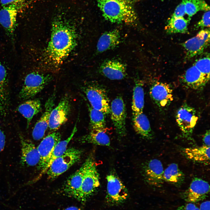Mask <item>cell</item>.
I'll return each instance as SVG.
<instances>
[{
	"label": "cell",
	"mask_w": 210,
	"mask_h": 210,
	"mask_svg": "<svg viewBox=\"0 0 210 210\" xmlns=\"http://www.w3.org/2000/svg\"><path fill=\"white\" fill-rule=\"evenodd\" d=\"M50 39L45 51L50 63L60 64L74 48L77 34L74 26L62 15L54 18L52 23Z\"/></svg>",
	"instance_id": "cell-1"
},
{
	"label": "cell",
	"mask_w": 210,
	"mask_h": 210,
	"mask_svg": "<svg viewBox=\"0 0 210 210\" xmlns=\"http://www.w3.org/2000/svg\"><path fill=\"white\" fill-rule=\"evenodd\" d=\"M104 19L112 23L133 25L137 21L134 0H96Z\"/></svg>",
	"instance_id": "cell-2"
},
{
	"label": "cell",
	"mask_w": 210,
	"mask_h": 210,
	"mask_svg": "<svg viewBox=\"0 0 210 210\" xmlns=\"http://www.w3.org/2000/svg\"><path fill=\"white\" fill-rule=\"evenodd\" d=\"M82 154L81 150L74 147L67 149L63 155L51 163L47 170L48 179L54 180L64 173L80 160Z\"/></svg>",
	"instance_id": "cell-3"
},
{
	"label": "cell",
	"mask_w": 210,
	"mask_h": 210,
	"mask_svg": "<svg viewBox=\"0 0 210 210\" xmlns=\"http://www.w3.org/2000/svg\"><path fill=\"white\" fill-rule=\"evenodd\" d=\"M87 164L77 200L85 202L100 186L99 176L96 162L92 156L86 160Z\"/></svg>",
	"instance_id": "cell-4"
},
{
	"label": "cell",
	"mask_w": 210,
	"mask_h": 210,
	"mask_svg": "<svg viewBox=\"0 0 210 210\" xmlns=\"http://www.w3.org/2000/svg\"><path fill=\"white\" fill-rule=\"evenodd\" d=\"M52 78L50 75L44 74L37 72L28 74L25 78L20 92V98L27 99L34 97L51 81Z\"/></svg>",
	"instance_id": "cell-5"
},
{
	"label": "cell",
	"mask_w": 210,
	"mask_h": 210,
	"mask_svg": "<svg viewBox=\"0 0 210 210\" xmlns=\"http://www.w3.org/2000/svg\"><path fill=\"white\" fill-rule=\"evenodd\" d=\"M83 89L91 107L105 115L110 113L109 101L104 88L97 85L90 84L83 87Z\"/></svg>",
	"instance_id": "cell-6"
},
{
	"label": "cell",
	"mask_w": 210,
	"mask_h": 210,
	"mask_svg": "<svg viewBox=\"0 0 210 210\" xmlns=\"http://www.w3.org/2000/svg\"><path fill=\"white\" fill-rule=\"evenodd\" d=\"M209 28L201 29L196 36L183 43L187 58H190L201 54L209 45Z\"/></svg>",
	"instance_id": "cell-7"
},
{
	"label": "cell",
	"mask_w": 210,
	"mask_h": 210,
	"mask_svg": "<svg viewBox=\"0 0 210 210\" xmlns=\"http://www.w3.org/2000/svg\"><path fill=\"white\" fill-rule=\"evenodd\" d=\"M61 139L60 133L53 132L44 138L37 147L40 156L38 168L41 171V175L43 174L52 153Z\"/></svg>",
	"instance_id": "cell-8"
},
{
	"label": "cell",
	"mask_w": 210,
	"mask_h": 210,
	"mask_svg": "<svg viewBox=\"0 0 210 210\" xmlns=\"http://www.w3.org/2000/svg\"><path fill=\"white\" fill-rule=\"evenodd\" d=\"M177 124L185 135L191 134L197 121L198 117L196 111L192 107L186 104L182 105L178 110L176 116Z\"/></svg>",
	"instance_id": "cell-9"
},
{
	"label": "cell",
	"mask_w": 210,
	"mask_h": 210,
	"mask_svg": "<svg viewBox=\"0 0 210 210\" xmlns=\"http://www.w3.org/2000/svg\"><path fill=\"white\" fill-rule=\"evenodd\" d=\"M111 118L117 133L120 136L126 134V111L122 98L118 96L112 102L110 105Z\"/></svg>",
	"instance_id": "cell-10"
},
{
	"label": "cell",
	"mask_w": 210,
	"mask_h": 210,
	"mask_svg": "<svg viewBox=\"0 0 210 210\" xmlns=\"http://www.w3.org/2000/svg\"><path fill=\"white\" fill-rule=\"evenodd\" d=\"M210 191L208 183L200 178H195L183 195L186 202L194 203L204 200L207 197Z\"/></svg>",
	"instance_id": "cell-11"
},
{
	"label": "cell",
	"mask_w": 210,
	"mask_h": 210,
	"mask_svg": "<svg viewBox=\"0 0 210 210\" xmlns=\"http://www.w3.org/2000/svg\"><path fill=\"white\" fill-rule=\"evenodd\" d=\"M71 108L69 98L65 96L51 112L48 124L50 130H56L66 122Z\"/></svg>",
	"instance_id": "cell-12"
},
{
	"label": "cell",
	"mask_w": 210,
	"mask_h": 210,
	"mask_svg": "<svg viewBox=\"0 0 210 210\" xmlns=\"http://www.w3.org/2000/svg\"><path fill=\"white\" fill-rule=\"evenodd\" d=\"M107 197L110 202L120 203L126 200L127 191L120 179L116 175L110 174L106 177Z\"/></svg>",
	"instance_id": "cell-13"
},
{
	"label": "cell",
	"mask_w": 210,
	"mask_h": 210,
	"mask_svg": "<svg viewBox=\"0 0 210 210\" xmlns=\"http://www.w3.org/2000/svg\"><path fill=\"white\" fill-rule=\"evenodd\" d=\"M173 91L170 85L166 83L158 82L151 86L150 95L152 99L159 107L168 106L173 99Z\"/></svg>",
	"instance_id": "cell-14"
},
{
	"label": "cell",
	"mask_w": 210,
	"mask_h": 210,
	"mask_svg": "<svg viewBox=\"0 0 210 210\" xmlns=\"http://www.w3.org/2000/svg\"><path fill=\"white\" fill-rule=\"evenodd\" d=\"M55 98V94L53 93L45 103L44 111L36 123L32 131V136L35 140L38 141L42 139L48 128L50 116L54 106Z\"/></svg>",
	"instance_id": "cell-15"
},
{
	"label": "cell",
	"mask_w": 210,
	"mask_h": 210,
	"mask_svg": "<svg viewBox=\"0 0 210 210\" xmlns=\"http://www.w3.org/2000/svg\"><path fill=\"white\" fill-rule=\"evenodd\" d=\"M87 164L86 160L81 167L68 178L62 188L63 194L68 196L77 199L82 184Z\"/></svg>",
	"instance_id": "cell-16"
},
{
	"label": "cell",
	"mask_w": 210,
	"mask_h": 210,
	"mask_svg": "<svg viewBox=\"0 0 210 210\" xmlns=\"http://www.w3.org/2000/svg\"><path fill=\"white\" fill-rule=\"evenodd\" d=\"M21 146V164L23 166H34L38 165L40 156L37 148L29 140L20 135Z\"/></svg>",
	"instance_id": "cell-17"
},
{
	"label": "cell",
	"mask_w": 210,
	"mask_h": 210,
	"mask_svg": "<svg viewBox=\"0 0 210 210\" xmlns=\"http://www.w3.org/2000/svg\"><path fill=\"white\" fill-rule=\"evenodd\" d=\"M164 170L161 162L157 159L150 160L146 164L144 169L145 179L151 186L160 187L164 181Z\"/></svg>",
	"instance_id": "cell-18"
},
{
	"label": "cell",
	"mask_w": 210,
	"mask_h": 210,
	"mask_svg": "<svg viewBox=\"0 0 210 210\" xmlns=\"http://www.w3.org/2000/svg\"><path fill=\"white\" fill-rule=\"evenodd\" d=\"M19 8L16 5L10 4L3 6L0 10V23L10 36L13 35L16 28Z\"/></svg>",
	"instance_id": "cell-19"
},
{
	"label": "cell",
	"mask_w": 210,
	"mask_h": 210,
	"mask_svg": "<svg viewBox=\"0 0 210 210\" xmlns=\"http://www.w3.org/2000/svg\"><path fill=\"white\" fill-rule=\"evenodd\" d=\"M181 78L185 86L194 90L202 88L208 81L194 64L185 71Z\"/></svg>",
	"instance_id": "cell-20"
},
{
	"label": "cell",
	"mask_w": 210,
	"mask_h": 210,
	"mask_svg": "<svg viewBox=\"0 0 210 210\" xmlns=\"http://www.w3.org/2000/svg\"><path fill=\"white\" fill-rule=\"evenodd\" d=\"M100 70L102 75L111 80H121L127 75L125 66L116 60H108L104 62L101 65Z\"/></svg>",
	"instance_id": "cell-21"
},
{
	"label": "cell",
	"mask_w": 210,
	"mask_h": 210,
	"mask_svg": "<svg viewBox=\"0 0 210 210\" xmlns=\"http://www.w3.org/2000/svg\"><path fill=\"white\" fill-rule=\"evenodd\" d=\"M120 35L119 31L117 29L103 33L99 38L97 43V52H102L116 46L120 42Z\"/></svg>",
	"instance_id": "cell-22"
},
{
	"label": "cell",
	"mask_w": 210,
	"mask_h": 210,
	"mask_svg": "<svg viewBox=\"0 0 210 210\" xmlns=\"http://www.w3.org/2000/svg\"><path fill=\"white\" fill-rule=\"evenodd\" d=\"M80 141L83 143L107 146H109L111 143L105 129H91L89 133L81 137Z\"/></svg>",
	"instance_id": "cell-23"
},
{
	"label": "cell",
	"mask_w": 210,
	"mask_h": 210,
	"mask_svg": "<svg viewBox=\"0 0 210 210\" xmlns=\"http://www.w3.org/2000/svg\"><path fill=\"white\" fill-rule=\"evenodd\" d=\"M183 152L187 158L193 161L207 164L209 163L210 147L203 145L186 148Z\"/></svg>",
	"instance_id": "cell-24"
},
{
	"label": "cell",
	"mask_w": 210,
	"mask_h": 210,
	"mask_svg": "<svg viewBox=\"0 0 210 210\" xmlns=\"http://www.w3.org/2000/svg\"><path fill=\"white\" fill-rule=\"evenodd\" d=\"M41 110V102L37 99L26 101L20 104L18 108V111L27 119V128L34 116Z\"/></svg>",
	"instance_id": "cell-25"
},
{
	"label": "cell",
	"mask_w": 210,
	"mask_h": 210,
	"mask_svg": "<svg viewBox=\"0 0 210 210\" xmlns=\"http://www.w3.org/2000/svg\"><path fill=\"white\" fill-rule=\"evenodd\" d=\"M133 114V125L135 131L144 138H151L152 133L150 123L146 115L143 112Z\"/></svg>",
	"instance_id": "cell-26"
},
{
	"label": "cell",
	"mask_w": 210,
	"mask_h": 210,
	"mask_svg": "<svg viewBox=\"0 0 210 210\" xmlns=\"http://www.w3.org/2000/svg\"><path fill=\"white\" fill-rule=\"evenodd\" d=\"M164 181L176 186H180L184 182L185 176L177 164H170L164 170Z\"/></svg>",
	"instance_id": "cell-27"
},
{
	"label": "cell",
	"mask_w": 210,
	"mask_h": 210,
	"mask_svg": "<svg viewBox=\"0 0 210 210\" xmlns=\"http://www.w3.org/2000/svg\"><path fill=\"white\" fill-rule=\"evenodd\" d=\"M144 96L143 84L141 81L137 80L133 88L132 105L133 114L143 112Z\"/></svg>",
	"instance_id": "cell-28"
},
{
	"label": "cell",
	"mask_w": 210,
	"mask_h": 210,
	"mask_svg": "<svg viewBox=\"0 0 210 210\" xmlns=\"http://www.w3.org/2000/svg\"><path fill=\"white\" fill-rule=\"evenodd\" d=\"M190 20L183 17H171L168 20L165 29L168 34L185 33L188 31V26Z\"/></svg>",
	"instance_id": "cell-29"
},
{
	"label": "cell",
	"mask_w": 210,
	"mask_h": 210,
	"mask_svg": "<svg viewBox=\"0 0 210 210\" xmlns=\"http://www.w3.org/2000/svg\"><path fill=\"white\" fill-rule=\"evenodd\" d=\"M77 131V123H76L70 135L66 139L60 141L56 145L50 158L47 165L43 172L46 173L51 163L56 159L63 155L67 149V146L74 137Z\"/></svg>",
	"instance_id": "cell-30"
},
{
	"label": "cell",
	"mask_w": 210,
	"mask_h": 210,
	"mask_svg": "<svg viewBox=\"0 0 210 210\" xmlns=\"http://www.w3.org/2000/svg\"><path fill=\"white\" fill-rule=\"evenodd\" d=\"M7 76L5 68L0 63V112L2 114L7 106Z\"/></svg>",
	"instance_id": "cell-31"
},
{
	"label": "cell",
	"mask_w": 210,
	"mask_h": 210,
	"mask_svg": "<svg viewBox=\"0 0 210 210\" xmlns=\"http://www.w3.org/2000/svg\"><path fill=\"white\" fill-rule=\"evenodd\" d=\"M185 3L186 13L191 18L200 11L205 12L210 10V7L203 0H184Z\"/></svg>",
	"instance_id": "cell-32"
},
{
	"label": "cell",
	"mask_w": 210,
	"mask_h": 210,
	"mask_svg": "<svg viewBox=\"0 0 210 210\" xmlns=\"http://www.w3.org/2000/svg\"><path fill=\"white\" fill-rule=\"evenodd\" d=\"M91 129H105L104 114L88 105Z\"/></svg>",
	"instance_id": "cell-33"
},
{
	"label": "cell",
	"mask_w": 210,
	"mask_h": 210,
	"mask_svg": "<svg viewBox=\"0 0 210 210\" xmlns=\"http://www.w3.org/2000/svg\"><path fill=\"white\" fill-rule=\"evenodd\" d=\"M194 65L209 81L210 79L209 55L196 60Z\"/></svg>",
	"instance_id": "cell-34"
},
{
	"label": "cell",
	"mask_w": 210,
	"mask_h": 210,
	"mask_svg": "<svg viewBox=\"0 0 210 210\" xmlns=\"http://www.w3.org/2000/svg\"><path fill=\"white\" fill-rule=\"evenodd\" d=\"M210 10L205 12L202 19L195 25V29H203L210 27Z\"/></svg>",
	"instance_id": "cell-35"
},
{
	"label": "cell",
	"mask_w": 210,
	"mask_h": 210,
	"mask_svg": "<svg viewBox=\"0 0 210 210\" xmlns=\"http://www.w3.org/2000/svg\"><path fill=\"white\" fill-rule=\"evenodd\" d=\"M186 14L185 3L184 0L177 6L171 17L175 18H182Z\"/></svg>",
	"instance_id": "cell-36"
},
{
	"label": "cell",
	"mask_w": 210,
	"mask_h": 210,
	"mask_svg": "<svg viewBox=\"0 0 210 210\" xmlns=\"http://www.w3.org/2000/svg\"><path fill=\"white\" fill-rule=\"evenodd\" d=\"M27 0H1L2 5L5 6L10 4L16 5L19 8L21 5L24 4Z\"/></svg>",
	"instance_id": "cell-37"
},
{
	"label": "cell",
	"mask_w": 210,
	"mask_h": 210,
	"mask_svg": "<svg viewBox=\"0 0 210 210\" xmlns=\"http://www.w3.org/2000/svg\"><path fill=\"white\" fill-rule=\"evenodd\" d=\"M175 210H200L194 203L188 202L178 207Z\"/></svg>",
	"instance_id": "cell-38"
},
{
	"label": "cell",
	"mask_w": 210,
	"mask_h": 210,
	"mask_svg": "<svg viewBox=\"0 0 210 210\" xmlns=\"http://www.w3.org/2000/svg\"><path fill=\"white\" fill-rule=\"evenodd\" d=\"M6 142V137L3 132L0 129V154L4 150Z\"/></svg>",
	"instance_id": "cell-39"
},
{
	"label": "cell",
	"mask_w": 210,
	"mask_h": 210,
	"mask_svg": "<svg viewBox=\"0 0 210 210\" xmlns=\"http://www.w3.org/2000/svg\"><path fill=\"white\" fill-rule=\"evenodd\" d=\"M210 131L207 130L204 135L203 138V141L204 145L210 147Z\"/></svg>",
	"instance_id": "cell-40"
},
{
	"label": "cell",
	"mask_w": 210,
	"mask_h": 210,
	"mask_svg": "<svg viewBox=\"0 0 210 210\" xmlns=\"http://www.w3.org/2000/svg\"><path fill=\"white\" fill-rule=\"evenodd\" d=\"M210 203L209 201L202 202L199 208L200 210H210Z\"/></svg>",
	"instance_id": "cell-41"
},
{
	"label": "cell",
	"mask_w": 210,
	"mask_h": 210,
	"mask_svg": "<svg viewBox=\"0 0 210 210\" xmlns=\"http://www.w3.org/2000/svg\"><path fill=\"white\" fill-rule=\"evenodd\" d=\"M58 210H82L80 208L75 206H71L64 209Z\"/></svg>",
	"instance_id": "cell-42"
}]
</instances>
